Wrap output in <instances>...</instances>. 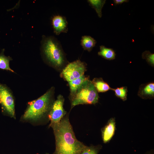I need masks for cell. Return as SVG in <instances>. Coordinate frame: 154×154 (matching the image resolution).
I'll list each match as a JSON object with an SVG mask.
<instances>
[{
	"instance_id": "5",
	"label": "cell",
	"mask_w": 154,
	"mask_h": 154,
	"mask_svg": "<svg viewBox=\"0 0 154 154\" xmlns=\"http://www.w3.org/2000/svg\"><path fill=\"white\" fill-rule=\"evenodd\" d=\"M0 104L4 113L15 118V105L13 95L6 85L0 83Z\"/></svg>"
},
{
	"instance_id": "14",
	"label": "cell",
	"mask_w": 154,
	"mask_h": 154,
	"mask_svg": "<svg viewBox=\"0 0 154 154\" xmlns=\"http://www.w3.org/2000/svg\"><path fill=\"white\" fill-rule=\"evenodd\" d=\"M98 54L104 58L109 60L114 59L116 57L115 52L112 49L106 48L103 45L100 46V51Z\"/></svg>"
},
{
	"instance_id": "17",
	"label": "cell",
	"mask_w": 154,
	"mask_h": 154,
	"mask_svg": "<svg viewBox=\"0 0 154 154\" xmlns=\"http://www.w3.org/2000/svg\"><path fill=\"white\" fill-rule=\"evenodd\" d=\"M111 90L114 92L115 95L123 101L126 100L128 90L126 86H122L116 88H112Z\"/></svg>"
},
{
	"instance_id": "13",
	"label": "cell",
	"mask_w": 154,
	"mask_h": 154,
	"mask_svg": "<svg viewBox=\"0 0 154 154\" xmlns=\"http://www.w3.org/2000/svg\"><path fill=\"white\" fill-rule=\"evenodd\" d=\"M96 43V40L89 36H82L81 40V44L83 49L89 52L92 50Z\"/></svg>"
},
{
	"instance_id": "6",
	"label": "cell",
	"mask_w": 154,
	"mask_h": 154,
	"mask_svg": "<svg viewBox=\"0 0 154 154\" xmlns=\"http://www.w3.org/2000/svg\"><path fill=\"white\" fill-rule=\"evenodd\" d=\"M86 70L84 63L77 60L68 64L63 69L62 74L68 82L83 76Z\"/></svg>"
},
{
	"instance_id": "21",
	"label": "cell",
	"mask_w": 154,
	"mask_h": 154,
	"mask_svg": "<svg viewBox=\"0 0 154 154\" xmlns=\"http://www.w3.org/2000/svg\"><path fill=\"white\" fill-rule=\"evenodd\" d=\"M45 154H49V153H46Z\"/></svg>"
},
{
	"instance_id": "3",
	"label": "cell",
	"mask_w": 154,
	"mask_h": 154,
	"mask_svg": "<svg viewBox=\"0 0 154 154\" xmlns=\"http://www.w3.org/2000/svg\"><path fill=\"white\" fill-rule=\"evenodd\" d=\"M42 51L45 58L57 67L62 66L65 62L64 54L59 41L52 36H42L41 41Z\"/></svg>"
},
{
	"instance_id": "9",
	"label": "cell",
	"mask_w": 154,
	"mask_h": 154,
	"mask_svg": "<svg viewBox=\"0 0 154 154\" xmlns=\"http://www.w3.org/2000/svg\"><path fill=\"white\" fill-rule=\"evenodd\" d=\"M138 96L143 99H152L154 97V83L149 82L141 85L138 92Z\"/></svg>"
},
{
	"instance_id": "20",
	"label": "cell",
	"mask_w": 154,
	"mask_h": 154,
	"mask_svg": "<svg viewBox=\"0 0 154 154\" xmlns=\"http://www.w3.org/2000/svg\"><path fill=\"white\" fill-rule=\"evenodd\" d=\"M129 1L127 0H114V3L116 5L122 4L125 2H127Z\"/></svg>"
},
{
	"instance_id": "12",
	"label": "cell",
	"mask_w": 154,
	"mask_h": 154,
	"mask_svg": "<svg viewBox=\"0 0 154 154\" xmlns=\"http://www.w3.org/2000/svg\"><path fill=\"white\" fill-rule=\"evenodd\" d=\"M92 82L98 92H104L111 89L108 84L101 78H94Z\"/></svg>"
},
{
	"instance_id": "10",
	"label": "cell",
	"mask_w": 154,
	"mask_h": 154,
	"mask_svg": "<svg viewBox=\"0 0 154 154\" xmlns=\"http://www.w3.org/2000/svg\"><path fill=\"white\" fill-rule=\"evenodd\" d=\"M115 128V120L112 118L102 130V138L104 143H107L111 139L114 133Z\"/></svg>"
},
{
	"instance_id": "16",
	"label": "cell",
	"mask_w": 154,
	"mask_h": 154,
	"mask_svg": "<svg viewBox=\"0 0 154 154\" xmlns=\"http://www.w3.org/2000/svg\"><path fill=\"white\" fill-rule=\"evenodd\" d=\"M88 2L95 10L98 17L101 18L102 16V10L106 0H88Z\"/></svg>"
},
{
	"instance_id": "7",
	"label": "cell",
	"mask_w": 154,
	"mask_h": 154,
	"mask_svg": "<svg viewBox=\"0 0 154 154\" xmlns=\"http://www.w3.org/2000/svg\"><path fill=\"white\" fill-rule=\"evenodd\" d=\"M64 100L63 97L59 95L54 101L48 116L50 125L59 123L66 115L63 107Z\"/></svg>"
},
{
	"instance_id": "4",
	"label": "cell",
	"mask_w": 154,
	"mask_h": 154,
	"mask_svg": "<svg viewBox=\"0 0 154 154\" xmlns=\"http://www.w3.org/2000/svg\"><path fill=\"white\" fill-rule=\"evenodd\" d=\"M98 92L89 79L84 82L71 98V109L80 104H95L98 101Z\"/></svg>"
},
{
	"instance_id": "11",
	"label": "cell",
	"mask_w": 154,
	"mask_h": 154,
	"mask_svg": "<svg viewBox=\"0 0 154 154\" xmlns=\"http://www.w3.org/2000/svg\"><path fill=\"white\" fill-rule=\"evenodd\" d=\"M89 79L88 77L84 75L81 77L68 82L70 91V98L75 95L77 90L82 84L86 80Z\"/></svg>"
},
{
	"instance_id": "19",
	"label": "cell",
	"mask_w": 154,
	"mask_h": 154,
	"mask_svg": "<svg viewBox=\"0 0 154 154\" xmlns=\"http://www.w3.org/2000/svg\"><path fill=\"white\" fill-rule=\"evenodd\" d=\"M100 149L98 146H86L81 154H98Z\"/></svg>"
},
{
	"instance_id": "8",
	"label": "cell",
	"mask_w": 154,
	"mask_h": 154,
	"mask_svg": "<svg viewBox=\"0 0 154 154\" xmlns=\"http://www.w3.org/2000/svg\"><path fill=\"white\" fill-rule=\"evenodd\" d=\"M52 22L54 33L56 35L68 31V23L65 17L60 15H55L52 17Z\"/></svg>"
},
{
	"instance_id": "2",
	"label": "cell",
	"mask_w": 154,
	"mask_h": 154,
	"mask_svg": "<svg viewBox=\"0 0 154 154\" xmlns=\"http://www.w3.org/2000/svg\"><path fill=\"white\" fill-rule=\"evenodd\" d=\"M53 90L51 88L38 99L29 102L22 119L24 121L38 122L45 119L48 120V116L54 102Z\"/></svg>"
},
{
	"instance_id": "15",
	"label": "cell",
	"mask_w": 154,
	"mask_h": 154,
	"mask_svg": "<svg viewBox=\"0 0 154 154\" xmlns=\"http://www.w3.org/2000/svg\"><path fill=\"white\" fill-rule=\"evenodd\" d=\"M4 51V49H3L0 53V69L14 72V71L11 68L9 65L10 61L12 59L10 56L5 55Z\"/></svg>"
},
{
	"instance_id": "1",
	"label": "cell",
	"mask_w": 154,
	"mask_h": 154,
	"mask_svg": "<svg viewBox=\"0 0 154 154\" xmlns=\"http://www.w3.org/2000/svg\"><path fill=\"white\" fill-rule=\"evenodd\" d=\"M55 140L54 154H81L86 146L76 138L68 116L66 115L58 123L49 124Z\"/></svg>"
},
{
	"instance_id": "18",
	"label": "cell",
	"mask_w": 154,
	"mask_h": 154,
	"mask_svg": "<svg viewBox=\"0 0 154 154\" xmlns=\"http://www.w3.org/2000/svg\"><path fill=\"white\" fill-rule=\"evenodd\" d=\"M142 58L146 60L147 62L151 66H154V54L149 51H145L142 55Z\"/></svg>"
}]
</instances>
